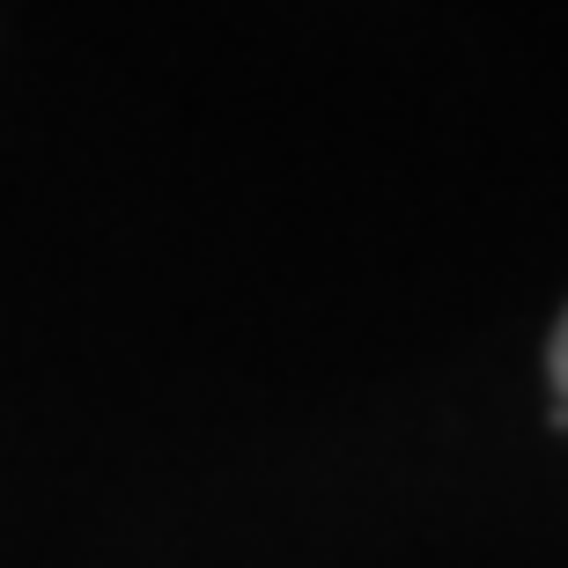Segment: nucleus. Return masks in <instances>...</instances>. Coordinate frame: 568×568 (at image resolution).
<instances>
[{
	"instance_id": "1",
	"label": "nucleus",
	"mask_w": 568,
	"mask_h": 568,
	"mask_svg": "<svg viewBox=\"0 0 568 568\" xmlns=\"http://www.w3.org/2000/svg\"><path fill=\"white\" fill-rule=\"evenodd\" d=\"M554 384H561V406H568V317H561V333H554Z\"/></svg>"
}]
</instances>
